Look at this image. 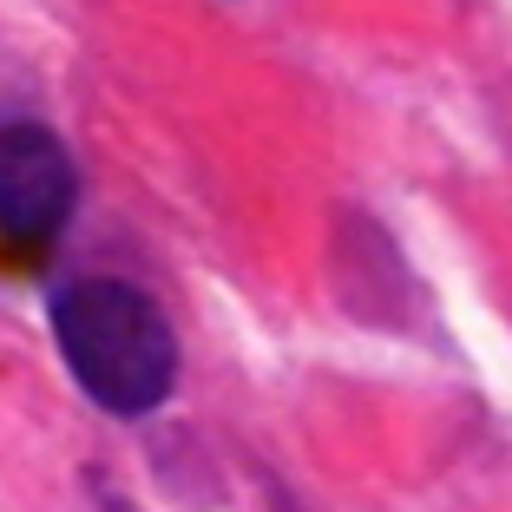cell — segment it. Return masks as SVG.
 Here are the masks:
<instances>
[{"instance_id":"cell-3","label":"cell","mask_w":512,"mask_h":512,"mask_svg":"<svg viewBox=\"0 0 512 512\" xmlns=\"http://www.w3.org/2000/svg\"><path fill=\"white\" fill-rule=\"evenodd\" d=\"M342 230L355 237V250L368 256L362 263H348L335 256V289H342V309L362 322H381V329H401L407 322V270H401V250L388 243V230L375 217H342Z\"/></svg>"},{"instance_id":"cell-2","label":"cell","mask_w":512,"mask_h":512,"mask_svg":"<svg viewBox=\"0 0 512 512\" xmlns=\"http://www.w3.org/2000/svg\"><path fill=\"white\" fill-rule=\"evenodd\" d=\"M79 211V165L46 119H0V230L53 243Z\"/></svg>"},{"instance_id":"cell-1","label":"cell","mask_w":512,"mask_h":512,"mask_svg":"<svg viewBox=\"0 0 512 512\" xmlns=\"http://www.w3.org/2000/svg\"><path fill=\"white\" fill-rule=\"evenodd\" d=\"M53 342L86 401L119 421L158 414L178 388V335L165 309L119 276H79L53 289Z\"/></svg>"},{"instance_id":"cell-4","label":"cell","mask_w":512,"mask_h":512,"mask_svg":"<svg viewBox=\"0 0 512 512\" xmlns=\"http://www.w3.org/2000/svg\"><path fill=\"white\" fill-rule=\"evenodd\" d=\"M106 512H138L132 499H119V493H106Z\"/></svg>"}]
</instances>
